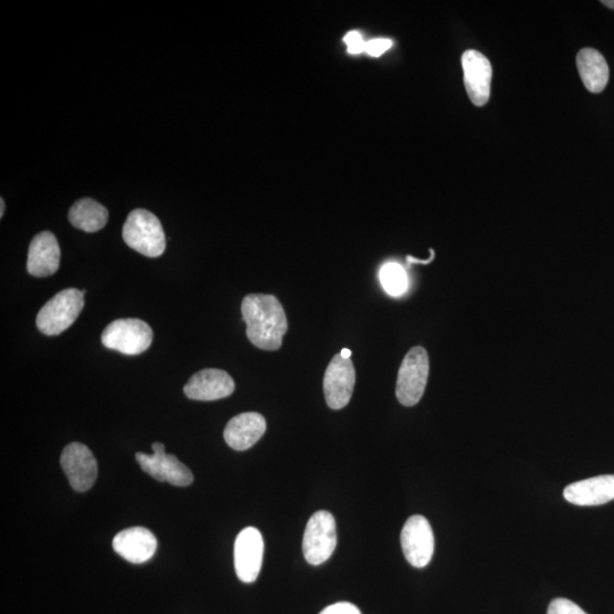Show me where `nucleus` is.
Masks as SVG:
<instances>
[{
	"label": "nucleus",
	"instance_id": "nucleus-1",
	"mask_svg": "<svg viewBox=\"0 0 614 614\" xmlns=\"http://www.w3.org/2000/svg\"><path fill=\"white\" fill-rule=\"evenodd\" d=\"M243 319L250 342L264 351H277L287 333L284 307L275 296L251 294L242 303Z\"/></svg>",
	"mask_w": 614,
	"mask_h": 614
},
{
	"label": "nucleus",
	"instance_id": "nucleus-2",
	"mask_svg": "<svg viewBox=\"0 0 614 614\" xmlns=\"http://www.w3.org/2000/svg\"><path fill=\"white\" fill-rule=\"evenodd\" d=\"M122 237L132 250L147 257H159L167 247V237L160 220L146 210L138 209L129 214Z\"/></svg>",
	"mask_w": 614,
	"mask_h": 614
},
{
	"label": "nucleus",
	"instance_id": "nucleus-3",
	"mask_svg": "<svg viewBox=\"0 0 614 614\" xmlns=\"http://www.w3.org/2000/svg\"><path fill=\"white\" fill-rule=\"evenodd\" d=\"M85 306V295L77 288H68L56 294L37 315V327L46 336L61 335L79 318Z\"/></svg>",
	"mask_w": 614,
	"mask_h": 614
},
{
	"label": "nucleus",
	"instance_id": "nucleus-4",
	"mask_svg": "<svg viewBox=\"0 0 614 614\" xmlns=\"http://www.w3.org/2000/svg\"><path fill=\"white\" fill-rule=\"evenodd\" d=\"M429 358L423 347H413L402 362L398 371L396 397L404 406L417 405L428 383Z\"/></svg>",
	"mask_w": 614,
	"mask_h": 614
},
{
	"label": "nucleus",
	"instance_id": "nucleus-5",
	"mask_svg": "<svg viewBox=\"0 0 614 614\" xmlns=\"http://www.w3.org/2000/svg\"><path fill=\"white\" fill-rule=\"evenodd\" d=\"M337 546L336 520L328 511L314 513L307 522L304 538V558L312 566H320L334 554Z\"/></svg>",
	"mask_w": 614,
	"mask_h": 614
},
{
	"label": "nucleus",
	"instance_id": "nucleus-6",
	"mask_svg": "<svg viewBox=\"0 0 614 614\" xmlns=\"http://www.w3.org/2000/svg\"><path fill=\"white\" fill-rule=\"evenodd\" d=\"M153 330L140 319H119L110 323L102 335V343L109 350L126 355H139L151 347Z\"/></svg>",
	"mask_w": 614,
	"mask_h": 614
},
{
	"label": "nucleus",
	"instance_id": "nucleus-7",
	"mask_svg": "<svg viewBox=\"0 0 614 614\" xmlns=\"http://www.w3.org/2000/svg\"><path fill=\"white\" fill-rule=\"evenodd\" d=\"M153 454L137 453L136 460L146 474L161 483H169L173 486L186 487L193 484L194 476L184 463L176 456L165 453L162 443H154Z\"/></svg>",
	"mask_w": 614,
	"mask_h": 614
},
{
	"label": "nucleus",
	"instance_id": "nucleus-8",
	"mask_svg": "<svg viewBox=\"0 0 614 614\" xmlns=\"http://www.w3.org/2000/svg\"><path fill=\"white\" fill-rule=\"evenodd\" d=\"M404 557L414 568L428 566L435 552V537L429 521L422 516H412L401 534Z\"/></svg>",
	"mask_w": 614,
	"mask_h": 614
},
{
	"label": "nucleus",
	"instance_id": "nucleus-9",
	"mask_svg": "<svg viewBox=\"0 0 614 614\" xmlns=\"http://www.w3.org/2000/svg\"><path fill=\"white\" fill-rule=\"evenodd\" d=\"M355 369L351 359L337 354L330 361L325 378L323 392L330 409L340 410L350 403L355 386Z\"/></svg>",
	"mask_w": 614,
	"mask_h": 614
},
{
	"label": "nucleus",
	"instance_id": "nucleus-10",
	"mask_svg": "<svg viewBox=\"0 0 614 614\" xmlns=\"http://www.w3.org/2000/svg\"><path fill=\"white\" fill-rule=\"evenodd\" d=\"M61 466L74 491L84 493L94 486L98 475L97 461L86 445L71 443L66 446Z\"/></svg>",
	"mask_w": 614,
	"mask_h": 614
},
{
	"label": "nucleus",
	"instance_id": "nucleus-11",
	"mask_svg": "<svg viewBox=\"0 0 614 614\" xmlns=\"http://www.w3.org/2000/svg\"><path fill=\"white\" fill-rule=\"evenodd\" d=\"M263 553L264 542L259 529L247 527L240 531L235 543V568L243 583H254L259 577Z\"/></svg>",
	"mask_w": 614,
	"mask_h": 614
},
{
	"label": "nucleus",
	"instance_id": "nucleus-12",
	"mask_svg": "<svg viewBox=\"0 0 614 614\" xmlns=\"http://www.w3.org/2000/svg\"><path fill=\"white\" fill-rule=\"evenodd\" d=\"M464 85L472 104L480 107L486 105L491 96L493 77L492 64L488 58L474 49L462 55Z\"/></svg>",
	"mask_w": 614,
	"mask_h": 614
},
{
	"label": "nucleus",
	"instance_id": "nucleus-13",
	"mask_svg": "<svg viewBox=\"0 0 614 614\" xmlns=\"http://www.w3.org/2000/svg\"><path fill=\"white\" fill-rule=\"evenodd\" d=\"M184 392L190 400L218 401L235 392V381L226 371L204 369L189 379Z\"/></svg>",
	"mask_w": 614,
	"mask_h": 614
},
{
	"label": "nucleus",
	"instance_id": "nucleus-14",
	"mask_svg": "<svg viewBox=\"0 0 614 614\" xmlns=\"http://www.w3.org/2000/svg\"><path fill=\"white\" fill-rule=\"evenodd\" d=\"M61 248L52 232H40L29 247L27 269L31 276L46 278L60 268Z\"/></svg>",
	"mask_w": 614,
	"mask_h": 614
},
{
	"label": "nucleus",
	"instance_id": "nucleus-15",
	"mask_svg": "<svg viewBox=\"0 0 614 614\" xmlns=\"http://www.w3.org/2000/svg\"><path fill=\"white\" fill-rule=\"evenodd\" d=\"M113 550L131 563H145L154 557L157 539L151 530L131 527L114 537Z\"/></svg>",
	"mask_w": 614,
	"mask_h": 614
},
{
	"label": "nucleus",
	"instance_id": "nucleus-16",
	"mask_svg": "<svg viewBox=\"0 0 614 614\" xmlns=\"http://www.w3.org/2000/svg\"><path fill=\"white\" fill-rule=\"evenodd\" d=\"M267 421L260 413L246 412L232 418L224 429V441L235 451H246L265 434Z\"/></svg>",
	"mask_w": 614,
	"mask_h": 614
},
{
	"label": "nucleus",
	"instance_id": "nucleus-17",
	"mask_svg": "<svg viewBox=\"0 0 614 614\" xmlns=\"http://www.w3.org/2000/svg\"><path fill=\"white\" fill-rule=\"evenodd\" d=\"M564 499L579 506H595L614 500V475H604L571 484L563 492Z\"/></svg>",
	"mask_w": 614,
	"mask_h": 614
},
{
	"label": "nucleus",
	"instance_id": "nucleus-18",
	"mask_svg": "<svg viewBox=\"0 0 614 614\" xmlns=\"http://www.w3.org/2000/svg\"><path fill=\"white\" fill-rule=\"evenodd\" d=\"M577 68L587 90L600 94L607 87L610 69L604 56L596 49L584 48L577 55Z\"/></svg>",
	"mask_w": 614,
	"mask_h": 614
},
{
	"label": "nucleus",
	"instance_id": "nucleus-19",
	"mask_svg": "<svg viewBox=\"0 0 614 614\" xmlns=\"http://www.w3.org/2000/svg\"><path fill=\"white\" fill-rule=\"evenodd\" d=\"M69 220L73 227L86 232L102 230L109 221V211L91 198H82L71 207Z\"/></svg>",
	"mask_w": 614,
	"mask_h": 614
},
{
	"label": "nucleus",
	"instance_id": "nucleus-20",
	"mask_svg": "<svg viewBox=\"0 0 614 614\" xmlns=\"http://www.w3.org/2000/svg\"><path fill=\"white\" fill-rule=\"evenodd\" d=\"M380 282L389 295L401 296L408 288V277L400 264L387 263L381 268Z\"/></svg>",
	"mask_w": 614,
	"mask_h": 614
},
{
	"label": "nucleus",
	"instance_id": "nucleus-21",
	"mask_svg": "<svg viewBox=\"0 0 614 614\" xmlns=\"http://www.w3.org/2000/svg\"><path fill=\"white\" fill-rule=\"evenodd\" d=\"M547 614H587L576 603L567 599H555L551 602Z\"/></svg>",
	"mask_w": 614,
	"mask_h": 614
},
{
	"label": "nucleus",
	"instance_id": "nucleus-22",
	"mask_svg": "<svg viewBox=\"0 0 614 614\" xmlns=\"http://www.w3.org/2000/svg\"><path fill=\"white\" fill-rule=\"evenodd\" d=\"M393 45L389 39H373L365 45V53L372 57H379L388 51Z\"/></svg>",
	"mask_w": 614,
	"mask_h": 614
},
{
	"label": "nucleus",
	"instance_id": "nucleus-23",
	"mask_svg": "<svg viewBox=\"0 0 614 614\" xmlns=\"http://www.w3.org/2000/svg\"><path fill=\"white\" fill-rule=\"evenodd\" d=\"M344 41L347 45L348 52H350L351 54H360L365 52V45H367V43H365V41L363 40L360 32H348Z\"/></svg>",
	"mask_w": 614,
	"mask_h": 614
},
{
	"label": "nucleus",
	"instance_id": "nucleus-24",
	"mask_svg": "<svg viewBox=\"0 0 614 614\" xmlns=\"http://www.w3.org/2000/svg\"><path fill=\"white\" fill-rule=\"evenodd\" d=\"M320 614H362L358 607L348 602H340L323 610Z\"/></svg>",
	"mask_w": 614,
	"mask_h": 614
},
{
	"label": "nucleus",
	"instance_id": "nucleus-25",
	"mask_svg": "<svg viewBox=\"0 0 614 614\" xmlns=\"http://www.w3.org/2000/svg\"><path fill=\"white\" fill-rule=\"evenodd\" d=\"M435 257V252L434 250H430V259L429 260H418V259H414V257L412 256H408L406 257V260H408L409 263H416V264H428L431 261L434 260Z\"/></svg>",
	"mask_w": 614,
	"mask_h": 614
},
{
	"label": "nucleus",
	"instance_id": "nucleus-26",
	"mask_svg": "<svg viewBox=\"0 0 614 614\" xmlns=\"http://www.w3.org/2000/svg\"><path fill=\"white\" fill-rule=\"evenodd\" d=\"M340 355H342L343 358H345V359H351L352 352L350 350H348V348H344V350H342V352H340Z\"/></svg>",
	"mask_w": 614,
	"mask_h": 614
},
{
	"label": "nucleus",
	"instance_id": "nucleus-27",
	"mask_svg": "<svg viewBox=\"0 0 614 614\" xmlns=\"http://www.w3.org/2000/svg\"><path fill=\"white\" fill-rule=\"evenodd\" d=\"M4 213H5V202L4 199H0V218L4 217Z\"/></svg>",
	"mask_w": 614,
	"mask_h": 614
},
{
	"label": "nucleus",
	"instance_id": "nucleus-28",
	"mask_svg": "<svg viewBox=\"0 0 614 614\" xmlns=\"http://www.w3.org/2000/svg\"><path fill=\"white\" fill-rule=\"evenodd\" d=\"M602 4L614 10V0H603Z\"/></svg>",
	"mask_w": 614,
	"mask_h": 614
},
{
	"label": "nucleus",
	"instance_id": "nucleus-29",
	"mask_svg": "<svg viewBox=\"0 0 614 614\" xmlns=\"http://www.w3.org/2000/svg\"><path fill=\"white\" fill-rule=\"evenodd\" d=\"M81 293L85 295L87 293V290L86 289H81Z\"/></svg>",
	"mask_w": 614,
	"mask_h": 614
}]
</instances>
